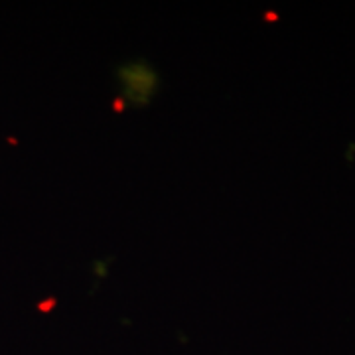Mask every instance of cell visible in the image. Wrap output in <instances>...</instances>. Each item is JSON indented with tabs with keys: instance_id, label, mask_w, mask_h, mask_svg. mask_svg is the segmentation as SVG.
<instances>
[{
	"instance_id": "obj_1",
	"label": "cell",
	"mask_w": 355,
	"mask_h": 355,
	"mask_svg": "<svg viewBox=\"0 0 355 355\" xmlns=\"http://www.w3.org/2000/svg\"><path fill=\"white\" fill-rule=\"evenodd\" d=\"M121 79L125 83L128 101L137 105H144L148 101L150 93L156 87V73L144 64H132L121 69Z\"/></svg>"
}]
</instances>
